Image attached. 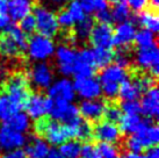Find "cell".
I'll return each instance as SVG.
<instances>
[{"mask_svg":"<svg viewBox=\"0 0 159 158\" xmlns=\"http://www.w3.org/2000/svg\"><path fill=\"white\" fill-rule=\"evenodd\" d=\"M48 97L51 101L71 102L75 97L73 84L66 78L59 79L48 88Z\"/></svg>","mask_w":159,"mask_h":158,"instance_id":"obj_14","label":"cell"},{"mask_svg":"<svg viewBox=\"0 0 159 158\" xmlns=\"http://www.w3.org/2000/svg\"><path fill=\"white\" fill-rule=\"evenodd\" d=\"M92 50V57L95 67H106L114 61L115 53L113 49H106V48H93Z\"/></svg>","mask_w":159,"mask_h":158,"instance_id":"obj_28","label":"cell"},{"mask_svg":"<svg viewBox=\"0 0 159 158\" xmlns=\"http://www.w3.org/2000/svg\"><path fill=\"white\" fill-rule=\"evenodd\" d=\"M134 42L136 43L138 49L153 47V45L157 44L156 34H153V33H151V31H149V30H146V29H141L139 31H136Z\"/></svg>","mask_w":159,"mask_h":158,"instance_id":"obj_31","label":"cell"},{"mask_svg":"<svg viewBox=\"0 0 159 158\" xmlns=\"http://www.w3.org/2000/svg\"><path fill=\"white\" fill-rule=\"evenodd\" d=\"M143 93L141 92L139 87L137 86L135 80L133 78H127L124 81L120 84L119 86V94L117 97L123 101H134L137 100Z\"/></svg>","mask_w":159,"mask_h":158,"instance_id":"obj_25","label":"cell"},{"mask_svg":"<svg viewBox=\"0 0 159 158\" xmlns=\"http://www.w3.org/2000/svg\"><path fill=\"white\" fill-rule=\"evenodd\" d=\"M50 148L44 140L37 136H33L27 144L25 152L27 158H45L48 156Z\"/></svg>","mask_w":159,"mask_h":158,"instance_id":"obj_23","label":"cell"},{"mask_svg":"<svg viewBox=\"0 0 159 158\" xmlns=\"http://www.w3.org/2000/svg\"><path fill=\"white\" fill-rule=\"evenodd\" d=\"M93 138L101 143H119L122 138V132H120L117 124L108 122L106 120L98 121L93 127Z\"/></svg>","mask_w":159,"mask_h":158,"instance_id":"obj_8","label":"cell"},{"mask_svg":"<svg viewBox=\"0 0 159 158\" xmlns=\"http://www.w3.org/2000/svg\"><path fill=\"white\" fill-rule=\"evenodd\" d=\"M49 114L52 120H56L64 124L71 123L80 116L79 109L77 106L64 101H52Z\"/></svg>","mask_w":159,"mask_h":158,"instance_id":"obj_9","label":"cell"},{"mask_svg":"<svg viewBox=\"0 0 159 158\" xmlns=\"http://www.w3.org/2000/svg\"><path fill=\"white\" fill-rule=\"evenodd\" d=\"M16 107L9 101V99L5 94L0 93V121H5L11 115L18 113Z\"/></svg>","mask_w":159,"mask_h":158,"instance_id":"obj_35","label":"cell"},{"mask_svg":"<svg viewBox=\"0 0 159 158\" xmlns=\"http://www.w3.org/2000/svg\"><path fill=\"white\" fill-rule=\"evenodd\" d=\"M93 27H94V20L91 16H85L81 21L77 22V26L73 30L75 39L80 40V41L87 40L91 31H92Z\"/></svg>","mask_w":159,"mask_h":158,"instance_id":"obj_29","label":"cell"},{"mask_svg":"<svg viewBox=\"0 0 159 158\" xmlns=\"http://www.w3.org/2000/svg\"><path fill=\"white\" fill-rule=\"evenodd\" d=\"M122 115L123 114H122V112L120 109V106L115 105V104H108L103 118H105V120L108 121V122H111L116 124V123H119L120 118H121Z\"/></svg>","mask_w":159,"mask_h":158,"instance_id":"obj_37","label":"cell"},{"mask_svg":"<svg viewBox=\"0 0 159 158\" xmlns=\"http://www.w3.org/2000/svg\"><path fill=\"white\" fill-rule=\"evenodd\" d=\"M108 102L102 99H93V100H84L79 106V114L86 121H100L106 112Z\"/></svg>","mask_w":159,"mask_h":158,"instance_id":"obj_13","label":"cell"},{"mask_svg":"<svg viewBox=\"0 0 159 158\" xmlns=\"http://www.w3.org/2000/svg\"><path fill=\"white\" fill-rule=\"evenodd\" d=\"M33 16L35 19L36 30L39 31L40 35L51 39L58 33L59 25L57 21V15L52 11L42 5H35Z\"/></svg>","mask_w":159,"mask_h":158,"instance_id":"obj_3","label":"cell"},{"mask_svg":"<svg viewBox=\"0 0 159 158\" xmlns=\"http://www.w3.org/2000/svg\"><path fill=\"white\" fill-rule=\"evenodd\" d=\"M65 9L69 12V14L71 15V18L73 19L75 23L81 21V20L86 16L84 9L80 6L78 0H71L70 2H69V5H67V8H65Z\"/></svg>","mask_w":159,"mask_h":158,"instance_id":"obj_36","label":"cell"},{"mask_svg":"<svg viewBox=\"0 0 159 158\" xmlns=\"http://www.w3.org/2000/svg\"><path fill=\"white\" fill-rule=\"evenodd\" d=\"M120 109L124 114L138 115L141 113V106H139V102L137 100L122 101V104L120 105Z\"/></svg>","mask_w":159,"mask_h":158,"instance_id":"obj_38","label":"cell"},{"mask_svg":"<svg viewBox=\"0 0 159 158\" xmlns=\"http://www.w3.org/2000/svg\"><path fill=\"white\" fill-rule=\"evenodd\" d=\"M141 112L148 120H156L159 114V92L157 86L148 90L139 102Z\"/></svg>","mask_w":159,"mask_h":158,"instance_id":"obj_17","label":"cell"},{"mask_svg":"<svg viewBox=\"0 0 159 158\" xmlns=\"http://www.w3.org/2000/svg\"><path fill=\"white\" fill-rule=\"evenodd\" d=\"M22 55L23 51L8 33L4 31L0 34V56L7 58H19Z\"/></svg>","mask_w":159,"mask_h":158,"instance_id":"obj_21","label":"cell"},{"mask_svg":"<svg viewBox=\"0 0 159 158\" xmlns=\"http://www.w3.org/2000/svg\"><path fill=\"white\" fill-rule=\"evenodd\" d=\"M25 34H33L36 30V25H35V19L33 15H27L26 18H23L20 21V26H18Z\"/></svg>","mask_w":159,"mask_h":158,"instance_id":"obj_39","label":"cell"},{"mask_svg":"<svg viewBox=\"0 0 159 158\" xmlns=\"http://www.w3.org/2000/svg\"><path fill=\"white\" fill-rule=\"evenodd\" d=\"M26 143L27 137L25 134L14 132L4 124L0 126V152H9L20 149Z\"/></svg>","mask_w":159,"mask_h":158,"instance_id":"obj_12","label":"cell"},{"mask_svg":"<svg viewBox=\"0 0 159 158\" xmlns=\"http://www.w3.org/2000/svg\"><path fill=\"white\" fill-rule=\"evenodd\" d=\"M137 22L143 27V29L157 34L159 29V18L155 9H144L137 14Z\"/></svg>","mask_w":159,"mask_h":158,"instance_id":"obj_24","label":"cell"},{"mask_svg":"<svg viewBox=\"0 0 159 158\" xmlns=\"http://www.w3.org/2000/svg\"><path fill=\"white\" fill-rule=\"evenodd\" d=\"M2 158H27V155L25 150L22 149H16L13 151H9L2 156Z\"/></svg>","mask_w":159,"mask_h":158,"instance_id":"obj_44","label":"cell"},{"mask_svg":"<svg viewBox=\"0 0 159 158\" xmlns=\"http://www.w3.org/2000/svg\"><path fill=\"white\" fill-rule=\"evenodd\" d=\"M97 67L94 65L91 49H83L77 51L75 65H73V75L77 78H89L95 73Z\"/></svg>","mask_w":159,"mask_h":158,"instance_id":"obj_11","label":"cell"},{"mask_svg":"<svg viewBox=\"0 0 159 158\" xmlns=\"http://www.w3.org/2000/svg\"><path fill=\"white\" fill-rule=\"evenodd\" d=\"M79 158H99L97 148L91 143H85L84 145H81Z\"/></svg>","mask_w":159,"mask_h":158,"instance_id":"obj_41","label":"cell"},{"mask_svg":"<svg viewBox=\"0 0 159 158\" xmlns=\"http://www.w3.org/2000/svg\"><path fill=\"white\" fill-rule=\"evenodd\" d=\"M144 120L139 115H130L124 114L121 116L119 121V129L122 134H129L133 135L142 127Z\"/></svg>","mask_w":159,"mask_h":158,"instance_id":"obj_27","label":"cell"},{"mask_svg":"<svg viewBox=\"0 0 159 158\" xmlns=\"http://www.w3.org/2000/svg\"><path fill=\"white\" fill-rule=\"evenodd\" d=\"M33 9V5L29 0H9L7 13L13 21H21L29 15Z\"/></svg>","mask_w":159,"mask_h":158,"instance_id":"obj_22","label":"cell"},{"mask_svg":"<svg viewBox=\"0 0 159 158\" xmlns=\"http://www.w3.org/2000/svg\"><path fill=\"white\" fill-rule=\"evenodd\" d=\"M111 15L113 22L122 23V22L129 21V19H130V8L123 0L119 4L114 5L113 9L111 11Z\"/></svg>","mask_w":159,"mask_h":158,"instance_id":"obj_32","label":"cell"},{"mask_svg":"<svg viewBox=\"0 0 159 158\" xmlns=\"http://www.w3.org/2000/svg\"><path fill=\"white\" fill-rule=\"evenodd\" d=\"M122 158H146L145 155H142V154H134V152H125L123 155Z\"/></svg>","mask_w":159,"mask_h":158,"instance_id":"obj_48","label":"cell"},{"mask_svg":"<svg viewBox=\"0 0 159 158\" xmlns=\"http://www.w3.org/2000/svg\"><path fill=\"white\" fill-rule=\"evenodd\" d=\"M131 136L137 141L142 150L150 149L153 146H157L159 141V129L152 120H144L142 127Z\"/></svg>","mask_w":159,"mask_h":158,"instance_id":"obj_7","label":"cell"},{"mask_svg":"<svg viewBox=\"0 0 159 158\" xmlns=\"http://www.w3.org/2000/svg\"><path fill=\"white\" fill-rule=\"evenodd\" d=\"M149 2H150V5L152 6V9L157 11V8H158L159 0H149Z\"/></svg>","mask_w":159,"mask_h":158,"instance_id":"obj_49","label":"cell"},{"mask_svg":"<svg viewBox=\"0 0 159 158\" xmlns=\"http://www.w3.org/2000/svg\"><path fill=\"white\" fill-rule=\"evenodd\" d=\"M8 11V0H0V14L7 13Z\"/></svg>","mask_w":159,"mask_h":158,"instance_id":"obj_46","label":"cell"},{"mask_svg":"<svg viewBox=\"0 0 159 158\" xmlns=\"http://www.w3.org/2000/svg\"><path fill=\"white\" fill-rule=\"evenodd\" d=\"M124 1L128 5L129 8H131L134 12H137V13L144 11L146 6L149 5V0H124Z\"/></svg>","mask_w":159,"mask_h":158,"instance_id":"obj_42","label":"cell"},{"mask_svg":"<svg viewBox=\"0 0 159 158\" xmlns=\"http://www.w3.org/2000/svg\"><path fill=\"white\" fill-rule=\"evenodd\" d=\"M5 31L8 33L9 35L13 37V40L16 42L20 49L25 53L27 50V44H28V39H27L26 34L15 25H8V27L5 29Z\"/></svg>","mask_w":159,"mask_h":158,"instance_id":"obj_33","label":"cell"},{"mask_svg":"<svg viewBox=\"0 0 159 158\" xmlns=\"http://www.w3.org/2000/svg\"><path fill=\"white\" fill-rule=\"evenodd\" d=\"M128 78V72L127 70H124L120 66L115 65V64H109L108 66L103 67L100 72L99 79H100V84H106V83H111V84H120Z\"/></svg>","mask_w":159,"mask_h":158,"instance_id":"obj_20","label":"cell"},{"mask_svg":"<svg viewBox=\"0 0 159 158\" xmlns=\"http://www.w3.org/2000/svg\"><path fill=\"white\" fill-rule=\"evenodd\" d=\"M51 105L52 101L49 99V97L41 92H35L30 93L23 108L27 110V116L34 120H39L41 118H44L50 112Z\"/></svg>","mask_w":159,"mask_h":158,"instance_id":"obj_6","label":"cell"},{"mask_svg":"<svg viewBox=\"0 0 159 158\" xmlns=\"http://www.w3.org/2000/svg\"><path fill=\"white\" fill-rule=\"evenodd\" d=\"M95 20L99 21V23L111 25V22H113V20H111V11L105 9V11H101V12L95 13Z\"/></svg>","mask_w":159,"mask_h":158,"instance_id":"obj_43","label":"cell"},{"mask_svg":"<svg viewBox=\"0 0 159 158\" xmlns=\"http://www.w3.org/2000/svg\"><path fill=\"white\" fill-rule=\"evenodd\" d=\"M9 25V18L5 14H0V30H5Z\"/></svg>","mask_w":159,"mask_h":158,"instance_id":"obj_45","label":"cell"},{"mask_svg":"<svg viewBox=\"0 0 159 158\" xmlns=\"http://www.w3.org/2000/svg\"><path fill=\"white\" fill-rule=\"evenodd\" d=\"M2 124L5 127L9 128L14 132H21V134H25L30 127L29 118L27 116V114L21 113V112H18L15 114L11 115L8 118L2 121Z\"/></svg>","mask_w":159,"mask_h":158,"instance_id":"obj_26","label":"cell"},{"mask_svg":"<svg viewBox=\"0 0 159 158\" xmlns=\"http://www.w3.org/2000/svg\"><path fill=\"white\" fill-rule=\"evenodd\" d=\"M29 81L34 83L36 87L40 90H48L51 86L53 78L52 70L47 63H39L33 66L30 72L28 73Z\"/></svg>","mask_w":159,"mask_h":158,"instance_id":"obj_16","label":"cell"},{"mask_svg":"<svg viewBox=\"0 0 159 158\" xmlns=\"http://www.w3.org/2000/svg\"><path fill=\"white\" fill-rule=\"evenodd\" d=\"M75 92H77L85 100L98 99L101 95V86L99 80L94 77L89 78H77L73 84Z\"/></svg>","mask_w":159,"mask_h":158,"instance_id":"obj_15","label":"cell"},{"mask_svg":"<svg viewBox=\"0 0 159 158\" xmlns=\"http://www.w3.org/2000/svg\"><path fill=\"white\" fill-rule=\"evenodd\" d=\"M121 1H123V0H107V2H108V4H111L113 6L116 4H119V2H121Z\"/></svg>","mask_w":159,"mask_h":158,"instance_id":"obj_50","label":"cell"},{"mask_svg":"<svg viewBox=\"0 0 159 158\" xmlns=\"http://www.w3.org/2000/svg\"><path fill=\"white\" fill-rule=\"evenodd\" d=\"M113 34H114V30L111 25H106V23L94 25L89 36V43L93 45V48L113 49L114 47Z\"/></svg>","mask_w":159,"mask_h":158,"instance_id":"obj_10","label":"cell"},{"mask_svg":"<svg viewBox=\"0 0 159 158\" xmlns=\"http://www.w3.org/2000/svg\"><path fill=\"white\" fill-rule=\"evenodd\" d=\"M136 35V28L131 21H125L119 23L113 34L114 45L119 47L120 49H127L134 43Z\"/></svg>","mask_w":159,"mask_h":158,"instance_id":"obj_19","label":"cell"},{"mask_svg":"<svg viewBox=\"0 0 159 158\" xmlns=\"http://www.w3.org/2000/svg\"><path fill=\"white\" fill-rule=\"evenodd\" d=\"M136 65L143 72L157 77L159 72V51L157 44L150 48L138 49L136 53Z\"/></svg>","mask_w":159,"mask_h":158,"instance_id":"obj_5","label":"cell"},{"mask_svg":"<svg viewBox=\"0 0 159 158\" xmlns=\"http://www.w3.org/2000/svg\"><path fill=\"white\" fill-rule=\"evenodd\" d=\"M56 58L58 63V71L63 76L73 75V65H75L77 51L70 45H59L56 51Z\"/></svg>","mask_w":159,"mask_h":158,"instance_id":"obj_18","label":"cell"},{"mask_svg":"<svg viewBox=\"0 0 159 158\" xmlns=\"http://www.w3.org/2000/svg\"><path fill=\"white\" fill-rule=\"evenodd\" d=\"M27 50L31 59L43 61L52 56L55 53V44L51 39L37 34L30 36V39L28 40Z\"/></svg>","mask_w":159,"mask_h":158,"instance_id":"obj_4","label":"cell"},{"mask_svg":"<svg viewBox=\"0 0 159 158\" xmlns=\"http://www.w3.org/2000/svg\"><path fill=\"white\" fill-rule=\"evenodd\" d=\"M0 93L5 94L9 101L20 112L26 105L27 99L30 95V81L28 73L23 71H15L2 80Z\"/></svg>","mask_w":159,"mask_h":158,"instance_id":"obj_1","label":"cell"},{"mask_svg":"<svg viewBox=\"0 0 159 158\" xmlns=\"http://www.w3.org/2000/svg\"><path fill=\"white\" fill-rule=\"evenodd\" d=\"M36 136L52 145H61L70 141V132L66 124L52 120L51 118H41L34 123Z\"/></svg>","mask_w":159,"mask_h":158,"instance_id":"obj_2","label":"cell"},{"mask_svg":"<svg viewBox=\"0 0 159 158\" xmlns=\"http://www.w3.org/2000/svg\"><path fill=\"white\" fill-rule=\"evenodd\" d=\"M45 158H63L62 155L59 154V151L57 149H50L48 156Z\"/></svg>","mask_w":159,"mask_h":158,"instance_id":"obj_47","label":"cell"},{"mask_svg":"<svg viewBox=\"0 0 159 158\" xmlns=\"http://www.w3.org/2000/svg\"><path fill=\"white\" fill-rule=\"evenodd\" d=\"M57 21L59 27H63L64 29H70L73 27L75 25V21L73 19L71 18V15L69 14L66 9H62L57 15Z\"/></svg>","mask_w":159,"mask_h":158,"instance_id":"obj_40","label":"cell"},{"mask_svg":"<svg viewBox=\"0 0 159 158\" xmlns=\"http://www.w3.org/2000/svg\"><path fill=\"white\" fill-rule=\"evenodd\" d=\"M80 150H81V143L79 141L70 140L61 144L58 151L63 158H79Z\"/></svg>","mask_w":159,"mask_h":158,"instance_id":"obj_30","label":"cell"},{"mask_svg":"<svg viewBox=\"0 0 159 158\" xmlns=\"http://www.w3.org/2000/svg\"><path fill=\"white\" fill-rule=\"evenodd\" d=\"M51 1H53V2L57 4V2H62V1H64V0H51Z\"/></svg>","mask_w":159,"mask_h":158,"instance_id":"obj_51","label":"cell"},{"mask_svg":"<svg viewBox=\"0 0 159 158\" xmlns=\"http://www.w3.org/2000/svg\"><path fill=\"white\" fill-rule=\"evenodd\" d=\"M97 148L99 158H122L120 150L111 143H99Z\"/></svg>","mask_w":159,"mask_h":158,"instance_id":"obj_34","label":"cell"}]
</instances>
